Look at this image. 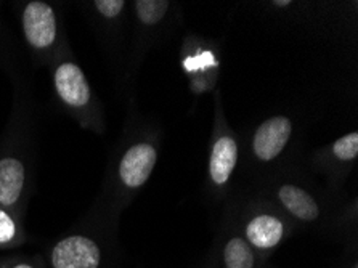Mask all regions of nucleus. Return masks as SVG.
I'll use <instances>...</instances> for the list:
<instances>
[{
  "mask_svg": "<svg viewBox=\"0 0 358 268\" xmlns=\"http://www.w3.org/2000/svg\"><path fill=\"white\" fill-rule=\"evenodd\" d=\"M159 150L161 130L134 113L111 153L100 195L92 207L119 220L153 175Z\"/></svg>",
  "mask_w": 358,
  "mask_h": 268,
  "instance_id": "obj_1",
  "label": "nucleus"
},
{
  "mask_svg": "<svg viewBox=\"0 0 358 268\" xmlns=\"http://www.w3.org/2000/svg\"><path fill=\"white\" fill-rule=\"evenodd\" d=\"M13 85L12 113L0 135V206L26 220L36 188V116L24 76Z\"/></svg>",
  "mask_w": 358,
  "mask_h": 268,
  "instance_id": "obj_2",
  "label": "nucleus"
},
{
  "mask_svg": "<svg viewBox=\"0 0 358 268\" xmlns=\"http://www.w3.org/2000/svg\"><path fill=\"white\" fill-rule=\"evenodd\" d=\"M119 220L94 207L47 246L41 257L47 268H113Z\"/></svg>",
  "mask_w": 358,
  "mask_h": 268,
  "instance_id": "obj_3",
  "label": "nucleus"
},
{
  "mask_svg": "<svg viewBox=\"0 0 358 268\" xmlns=\"http://www.w3.org/2000/svg\"><path fill=\"white\" fill-rule=\"evenodd\" d=\"M48 73L57 106L80 129L95 135L105 134V108L83 66L76 59L71 47L58 55L55 62L48 66Z\"/></svg>",
  "mask_w": 358,
  "mask_h": 268,
  "instance_id": "obj_4",
  "label": "nucleus"
},
{
  "mask_svg": "<svg viewBox=\"0 0 358 268\" xmlns=\"http://www.w3.org/2000/svg\"><path fill=\"white\" fill-rule=\"evenodd\" d=\"M20 34L36 68H48L69 45L62 7L47 0L16 2Z\"/></svg>",
  "mask_w": 358,
  "mask_h": 268,
  "instance_id": "obj_5",
  "label": "nucleus"
},
{
  "mask_svg": "<svg viewBox=\"0 0 358 268\" xmlns=\"http://www.w3.org/2000/svg\"><path fill=\"white\" fill-rule=\"evenodd\" d=\"M180 20V7L167 0H134L130 2V43L127 64L121 78L130 89L145 55L164 41Z\"/></svg>",
  "mask_w": 358,
  "mask_h": 268,
  "instance_id": "obj_6",
  "label": "nucleus"
},
{
  "mask_svg": "<svg viewBox=\"0 0 358 268\" xmlns=\"http://www.w3.org/2000/svg\"><path fill=\"white\" fill-rule=\"evenodd\" d=\"M229 212L244 239L265 264L296 232L294 223L262 196L244 199Z\"/></svg>",
  "mask_w": 358,
  "mask_h": 268,
  "instance_id": "obj_7",
  "label": "nucleus"
},
{
  "mask_svg": "<svg viewBox=\"0 0 358 268\" xmlns=\"http://www.w3.org/2000/svg\"><path fill=\"white\" fill-rule=\"evenodd\" d=\"M259 196L275 204L297 227L331 228L338 209L331 207L329 198L317 195L307 185L275 177L262 187Z\"/></svg>",
  "mask_w": 358,
  "mask_h": 268,
  "instance_id": "obj_8",
  "label": "nucleus"
},
{
  "mask_svg": "<svg viewBox=\"0 0 358 268\" xmlns=\"http://www.w3.org/2000/svg\"><path fill=\"white\" fill-rule=\"evenodd\" d=\"M113 63L124 74L130 42V2L92 0L78 3ZM122 78V76H121Z\"/></svg>",
  "mask_w": 358,
  "mask_h": 268,
  "instance_id": "obj_9",
  "label": "nucleus"
},
{
  "mask_svg": "<svg viewBox=\"0 0 358 268\" xmlns=\"http://www.w3.org/2000/svg\"><path fill=\"white\" fill-rule=\"evenodd\" d=\"M240 161V141L229 124L222 108L220 92L214 97V129L210 136L206 187L210 196L222 199L229 193Z\"/></svg>",
  "mask_w": 358,
  "mask_h": 268,
  "instance_id": "obj_10",
  "label": "nucleus"
},
{
  "mask_svg": "<svg viewBox=\"0 0 358 268\" xmlns=\"http://www.w3.org/2000/svg\"><path fill=\"white\" fill-rule=\"evenodd\" d=\"M210 259L215 268H264L267 265L244 239L229 211L220 223Z\"/></svg>",
  "mask_w": 358,
  "mask_h": 268,
  "instance_id": "obj_11",
  "label": "nucleus"
},
{
  "mask_svg": "<svg viewBox=\"0 0 358 268\" xmlns=\"http://www.w3.org/2000/svg\"><path fill=\"white\" fill-rule=\"evenodd\" d=\"M292 136H294V122L291 118L278 114V116L265 119L262 124L257 125L251 136V155L254 162L260 166H270L283 160Z\"/></svg>",
  "mask_w": 358,
  "mask_h": 268,
  "instance_id": "obj_12",
  "label": "nucleus"
},
{
  "mask_svg": "<svg viewBox=\"0 0 358 268\" xmlns=\"http://www.w3.org/2000/svg\"><path fill=\"white\" fill-rule=\"evenodd\" d=\"M358 160V132L345 134L323 148L313 157V164L328 175L331 180H344ZM322 172V174H323Z\"/></svg>",
  "mask_w": 358,
  "mask_h": 268,
  "instance_id": "obj_13",
  "label": "nucleus"
},
{
  "mask_svg": "<svg viewBox=\"0 0 358 268\" xmlns=\"http://www.w3.org/2000/svg\"><path fill=\"white\" fill-rule=\"evenodd\" d=\"M31 241L26 220L0 206V253L23 248Z\"/></svg>",
  "mask_w": 358,
  "mask_h": 268,
  "instance_id": "obj_14",
  "label": "nucleus"
},
{
  "mask_svg": "<svg viewBox=\"0 0 358 268\" xmlns=\"http://www.w3.org/2000/svg\"><path fill=\"white\" fill-rule=\"evenodd\" d=\"M20 47L16 43L15 36L0 16V69H3L12 80L23 78L20 68Z\"/></svg>",
  "mask_w": 358,
  "mask_h": 268,
  "instance_id": "obj_15",
  "label": "nucleus"
},
{
  "mask_svg": "<svg viewBox=\"0 0 358 268\" xmlns=\"http://www.w3.org/2000/svg\"><path fill=\"white\" fill-rule=\"evenodd\" d=\"M0 268H47L43 265L41 255H3L0 257Z\"/></svg>",
  "mask_w": 358,
  "mask_h": 268,
  "instance_id": "obj_16",
  "label": "nucleus"
},
{
  "mask_svg": "<svg viewBox=\"0 0 358 268\" xmlns=\"http://www.w3.org/2000/svg\"><path fill=\"white\" fill-rule=\"evenodd\" d=\"M201 268H215V265H214V260L210 259V255H209V259H208V262H206V264L201 267Z\"/></svg>",
  "mask_w": 358,
  "mask_h": 268,
  "instance_id": "obj_17",
  "label": "nucleus"
},
{
  "mask_svg": "<svg viewBox=\"0 0 358 268\" xmlns=\"http://www.w3.org/2000/svg\"><path fill=\"white\" fill-rule=\"evenodd\" d=\"M264 268H270V267H267V265H265V267H264Z\"/></svg>",
  "mask_w": 358,
  "mask_h": 268,
  "instance_id": "obj_18",
  "label": "nucleus"
}]
</instances>
